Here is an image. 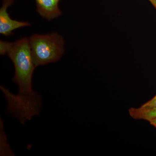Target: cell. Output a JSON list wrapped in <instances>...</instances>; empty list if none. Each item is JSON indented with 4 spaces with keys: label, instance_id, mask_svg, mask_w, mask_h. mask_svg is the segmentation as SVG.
I'll use <instances>...</instances> for the list:
<instances>
[{
    "label": "cell",
    "instance_id": "4",
    "mask_svg": "<svg viewBox=\"0 0 156 156\" xmlns=\"http://www.w3.org/2000/svg\"><path fill=\"white\" fill-rule=\"evenodd\" d=\"M37 11L43 18L51 20L62 14L58 2L53 0H35Z\"/></svg>",
    "mask_w": 156,
    "mask_h": 156
},
{
    "label": "cell",
    "instance_id": "5",
    "mask_svg": "<svg viewBox=\"0 0 156 156\" xmlns=\"http://www.w3.org/2000/svg\"><path fill=\"white\" fill-rule=\"evenodd\" d=\"M128 112L130 115L134 119L149 121L156 118V108L150 109H143L140 107L131 108Z\"/></svg>",
    "mask_w": 156,
    "mask_h": 156
},
{
    "label": "cell",
    "instance_id": "8",
    "mask_svg": "<svg viewBox=\"0 0 156 156\" xmlns=\"http://www.w3.org/2000/svg\"><path fill=\"white\" fill-rule=\"evenodd\" d=\"M151 2V3L152 4V3H153L154 2H156V0H149Z\"/></svg>",
    "mask_w": 156,
    "mask_h": 156
},
{
    "label": "cell",
    "instance_id": "10",
    "mask_svg": "<svg viewBox=\"0 0 156 156\" xmlns=\"http://www.w3.org/2000/svg\"><path fill=\"white\" fill-rule=\"evenodd\" d=\"M53 1H55V2H58L60 0H53Z\"/></svg>",
    "mask_w": 156,
    "mask_h": 156
},
{
    "label": "cell",
    "instance_id": "7",
    "mask_svg": "<svg viewBox=\"0 0 156 156\" xmlns=\"http://www.w3.org/2000/svg\"><path fill=\"white\" fill-rule=\"evenodd\" d=\"M148 122H149L152 126H154V127H155L156 128V118L152 119L150 120Z\"/></svg>",
    "mask_w": 156,
    "mask_h": 156
},
{
    "label": "cell",
    "instance_id": "2",
    "mask_svg": "<svg viewBox=\"0 0 156 156\" xmlns=\"http://www.w3.org/2000/svg\"><path fill=\"white\" fill-rule=\"evenodd\" d=\"M29 41L36 67L58 61L65 52L63 37L56 33L34 34Z\"/></svg>",
    "mask_w": 156,
    "mask_h": 156
},
{
    "label": "cell",
    "instance_id": "3",
    "mask_svg": "<svg viewBox=\"0 0 156 156\" xmlns=\"http://www.w3.org/2000/svg\"><path fill=\"white\" fill-rule=\"evenodd\" d=\"M14 1L3 0L0 9V34L5 36L11 35L15 30L30 25L29 23L14 20L10 17L7 9L13 4Z\"/></svg>",
    "mask_w": 156,
    "mask_h": 156
},
{
    "label": "cell",
    "instance_id": "9",
    "mask_svg": "<svg viewBox=\"0 0 156 156\" xmlns=\"http://www.w3.org/2000/svg\"><path fill=\"white\" fill-rule=\"evenodd\" d=\"M152 5L154 6L155 8L156 9V2H155L152 3Z\"/></svg>",
    "mask_w": 156,
    "mask_h": 156
},
{
    "label": "cell",
    "instance_id": "6",
    "mask_svg": "<svg viewBox=\"0 0 156 156\" xmlns=\"http://www.w3.org/2000/svg\"><path fill=\"white\" fill-rule=\"evenodd\" d=\"M143 109H150L156 108V95L150 100L140 107Z\"/></svg>",
    "mask_w": 156,
    "mask_h": 156
},
{
    "label": "cell",
    "instance_id": "1",
    "mask_svg": "<svg viewBox=\"0 0 156 156\" xmlns=\"http://www.w3.org/2000/svg\"><path fill=\"white\" fill-rule=\"evenodd\" d=\"M7 54L14 63L15 75L13 81L19 87L17 95L8 89L3 90L8 102V107L19 119L30 120L40 113L41 99L32 88L33 74L35 66L29 41L26 37L14 43L10 42Z\"/></svg>",
    "mask_w": 156,
    "mask_h": 156
}]
</instances>
